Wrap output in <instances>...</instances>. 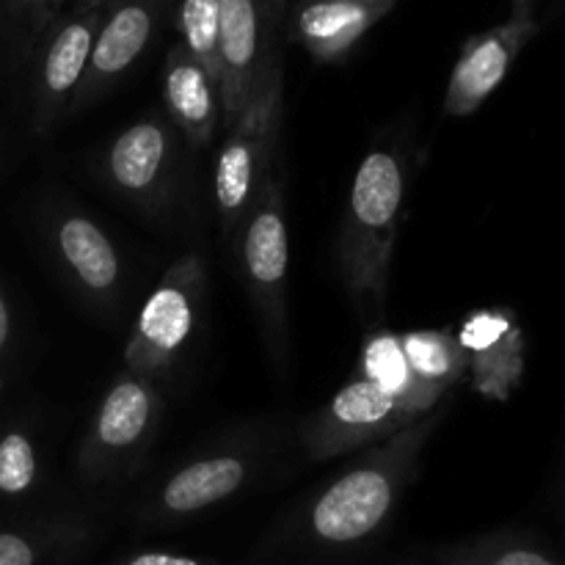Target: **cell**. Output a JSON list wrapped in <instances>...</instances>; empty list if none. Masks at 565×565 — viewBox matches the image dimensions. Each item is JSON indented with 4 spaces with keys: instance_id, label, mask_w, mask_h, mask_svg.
<instances>
[{
    "instance_id": "cell-8",
    "label": "cell",
    "mask_w": 565,
    "mask_h": 565,
    "mask_svg": "<svg viewBox=\"0 0 565 565\" xmlns=\"http://www.w3.org/2000/svg\"><path fill=\"white\" fill-rule=\"evenodd\" d=\"M439 403L425 397H395L356 375L303 419L298 441L309 461H334L392 439L434 412Z\"/></svg>"
},
{
    "instance_id": "cell-7",
    "label": "cell",
    "mask_w": 565,
    "mask_h": 565,
    "mask_svg": "<svg viewBox=\"0 0 565 565\" xmlns=\"http://www.w3.org/2000/svg\"><path fill=\"white\" fill-rule=\"evenodd\" d=\"M160 419V384L121 370L94 408L86 436L77 447V475L86 483H110L130 475L152 447Z\"/></svg>"
},
{
    "instance_id": "cell-26",
    "label": "cell",
    "mask_w": 565,
    "mask_h": 565,
    "mask_svg": "<svg viewBox=\"0 0 565 565\" xmlns=\"http://www.w3.org/2000/svg\"><path fill=\"white\" fill-rule=\"evenodd\" d=\"M9 9L39 28H47V0H6Z\"/></svg>"
},
{
    "instance_id": "cell-14",
    "label": "cell",
    "mask_w": 565,
    "mask_h": 565,
    "mask_svg": "<svg viewBox=\"0 0 565 565\" xmlns=\"http://www.w3.org/2000/svg\"><path fill=\"white\" fill-rule=\"evenodd\" d=\"M105 9L64 14L47 22L36 61V127L47 132L55 121L72 110L77 88L86 77L94 39Z\"/></svg>"
},
{
    "instance_id": "cell-10",
    "label": "cell",
    "mask_w": 565,
    "mask_h": 565,
    "mask_svg": "<svg viewBox=\"0 0 565 565\" xmlns=\"http://www.w3.org/2000/svg\"><path fill=\"white\" fill-rule=\"evenodd\" d=\"M50 248L77 301L99 318L119 312L127 287L125 257L86 210L64 204L50 215Z\"/></svg>"
},
{
    "instance_id": "cell-19",
    "label": "cell",
    "mask_w": 565,
    "mask_h": 565,
    "mask_svg": "<svg viewBox=\"0 0 565 565\" xmlns=\"http://www.w3.org/2000/svg\"><path fill=\"white\" fill-rule=\"evenodd\" d=\"M403 353L414 379L439 395H450L452 386L469 379V356L450 329H414L401 334Z\"/></svg>"
},
{
    "instance_id": "cell-23",
    "label": "cell",
    "mask_w": 565,
    "mask_h": 565,
    "mask_svg": "<svg viewBox=\"0 0 565 565\" xmlns=\"http://www.w3.org/2000/svg\"><path fill=\"white\" fill-rule=\"evenodd\" d=\"M39 475V456L25 434H6L0 439V494L20 497L33 489Z\"/></svg>"
},
{
    "instance_id": "cell-11",
    "label": "cell",
    "mask_w": 565,
    "mask_h": 565,
    "mask_svg": "<svg viewBox=\"0 0 565 565\" xmlns=\"http://www.w3.org/2000/svg\"><path fill=\"white\" fill-rule=\"evenodd\" d=\"M539 33L533 0H511V14L491 31L463 44L445 92V114L452 119L472 116L500 88L513 61Z\"/></svg>"
},
{
    "instance_id": "cell-16",
    "label": "cell",
    "mask_w": 565,
    "mask_h": 565,
    "mask_svg": "<svg viewBox=\"0 0 565 565\" xmlns=\"http://www.w3.org/2000/svg\"><path fill=\"white\" fill-rule=\"evenodd\" d=\"M163 105L174 130L193 152H204L221 136L218 81L182 47V42H174L166 53Z\"/></svg>"
},
{
    "instance_id": "cell-6",
    "label": "cell",
    "mask_w": 565,
    "mask_h": 565,
    "mask_svg": "<svg viewBox=\"0 0 565 565\" xmlns=\"http://www.w3.org/2000/svg\"><path fill=\"white\" fill-rule=\"evenodd\" d=\"M207 298L202 254H182L143 298L125 345V370L160 384L174 373L196 337Z\"/></svg>"
},
{
    "instance_id": "cell-5",
    "label": "cell",
    "mask_w": 565,
    "mask_h": 565,
    "mask_svg": "<svg viewBox=\"0 0 565 565\" xmlns=\"http://www.w3.org/2000/svg\"><path fill=\"white\" fill-rule=\"evenodd\" d=\"M281 99H285V75L276 55L243 114L226 130L215 160L213 204L226 241L237 235L259 188L274 171L270 160L281 130Z\"/></svg>"
},
{
    "instance_id": "cell-1",
    "label": "cell",
    "mask_w": 565,
    "mask_h": 565,
    "mask_svg": "<svg viewBox=\"0 0 565 565\" xmlns=\"http://www.w3.org/2000/svg\"><path fill=\"white\" fill-rule=\"evenodd\" d=\"M447 395L434 412L381 445L367 447L326 486L315 489L270 535L265 555L298 565L342 563L367 552L392 524L423 452L450 412Z\"/></svg>"
},
{
    "instance_id": "cell-17",
    "label": "cell",
    "mask_w": 565,
    "mask_h": 565,
    "mask_svg": "<svg viewBox=\"0 0 565 565\" xmlns=\"http://www.w3.org/2000/svg\"><path fill=\"white\" fill-rule=\"evenodd\" d=\"M397 0H307L292 17V36L318 61H337L390 14Z\"/></svg>"
},
{
    "instance_id": "cell-24",
    "label": "cell",
    "mask_w": 565,
    "mask_h": 565,
    "mask_svg": "<svg viewBox=\"0 0 565 565\" xmlns=\"http://www.w3.org/2000/svg\"><path fill=\"white\" fill-rule=\"evenodd\" d=\"M114 565H215L202 561V557H188V555H174V552H132V555L119 557Z\"/></svg>"
},
{
    "instance_id": "cell-21",
    "label": "cell",
    "mask_w": 565,
    "mask_h": 565,
    "mask_svg": "<svg viewBox=\"0 0 565 565\" xmlns=\"http://www.w3.org/2000/svg\"><path fill=\"white\" fill-rule=\"evenodd\" d=\"M359 379L370 381L381 392L395 397H425V401H445L447 395L428 390L414 379L408 359L403 353L401 334L392 329H370L359 353Z\"/></svg>"
},
{
    "instance_id": "cell-27",
    "label": "cell",
    "mask_w": 565,
    "mask_h": 565,
    "mask_svg": "<svg viewBox=\"0 0 565 565\" xmlns=\"http://www.w3.org/2000/svg\"><path fill=\"white\" fill-rule=\"evenodd\" d=\"M9 337H11V312H9V307H6L3 292H0V351L6 348Z\"/></svg>"
},
{
    "instance_id": "cell-12",
    "label": "cell",
    "mask_w": 565,
    "mask_h": 565,
    "mask_svg": "<svg viewBox=\"0 0 565 565\" xmlns=\"http://www.w3.org/2000/svg\"><path fill=\"white\" fill-rule=\"evenodd\" d=\"M221 132L243 114L276 53L270 47L268 0H218Z\"/></svg>"
},
{
    "instance_id": "cell-20",
    "label": "cell",
    "mask_w": 565,
    "mask_h": 565,
    "mask_svg": "<svg viewBox=\"0 0 565 565\" xmlns=\"http://www.w3.org/2000/svg\"><path fill=\"white\" fill-rule=\"evenodd\" d=\"M434 565H565L546 546L513 530L472 535L436 550Z\"/></svg>"
},
{
    "instance_id": "cell-9",
    "label": "cell",
    "mask_w": 565,
    "mask_h": 565,
    "mask_svg": "<svg viewBox=\"0 0 565 565\" xmlns=\"http://www.w3.org/2000/svg\"><path fill=\"white\" fill-rule=\"evenodd\" d=\"M97 174L130 207L147 215L166 213L180 196V132L163 116L136 119L99 152Z\"/></svg>"
},
{
    "instance_id": "cell-25",
    "label": "cell",
    "mask_w": 565,
    "mask_h": 565,
    "mask_svg": "<svg viewBox=\"0 0 565 565\" xmlns=\"http://www.w3.org/2000/svg\"><path fill=\"white\" fill-rule=\"evenodd\" d=\"M114 0H47V22L64 14H81V11L105 9Z\"/></svg>"
},
{
    "instance_id": "cell-4",
    "label": "cell",
    "mask_w": 565,
    "mask_h": 565,
    "mask_svg": "<svg viewBox=\"0 0 565 565\" xmlns=\"http://www.w3.org/2000/svg\"><path fill=\"white\" fill-rule=\"evenodd\" d=\"M268 434L241 430L166 472L138 505L147 527H177L246 491L268 463Z\"/></svg>"
},
{
    "instance_id": "cell-15",
    "label": "cell",
    "mask_w": 565,
    "mask_h": 565,
    "mask_svg": "<svg viewBox=\"0 0 565 565\" xmlns=\"http://www.w3.org/2000/svg\"><path fill=\"white\" fill-rule=\"evenodd\" d=\"M458 342L469 356V381L478 395L508 401L524 379V331L511 309H475Z\"/></svg>"
},
{
    "instance_id": "cell-18",
    "label": "cell",
    "mask_w": 565,
    "mask_h": 565,
    "mask_svg": "<svg viewBox=\"0 0 565 565\" xmlns=\"http://www.w3.org/2000/svg\"><path fill=\"white\" fill-rule=\"evenodd\" d=\"M94 535L83 513H64L33 527L0 530V565H58L75 561Z\"/></svg>"
},
{
    "instance_id": "cell-3",
    "label": "cell",
    "mask_w": 565,
    "mask_h": 565,
    "mask_svg": "<svg viewBox=\"0 0 565 565\" xmlns=\"http://www.w3.org/2000/svg\"><path fill=\"white\" fill-rule=\"evenodd\" d=\"M237 241V268L257 318L265 353L279 375L290 367V237H287V202L279 174L270 171L259 188L252 210L243 218Z\"/></svg>"
},
{
    "instance_id": "cell-28",
    "label": "cell",
    "mask_w": 565,
    "mask_h": 565,
    "mask_svg": "<svg viewBox=\"0 0 565 565\" xmlns=\"http://www.w3.org/2000/svg\"><path fill=\"white\" fill-rule=\"evenodd\" d=\"M268 3H276V0H268Z\"/></svg>"
},
{
    "instance_id": "cell-22",
    "label": "cell",
    "mask_w": 565,
    "mask_h": 565,
    "mask_svg": "<svg viewBox=\"0 0 565 565\" xmlns=\"http://www.w3.org/2000/svg\"><path fill=\"white\" fill-rule=\"evenodd\" d=\"M177 31H180L182 47L218 81V0H180V9H177Z\"/></svg>"
},
{
    "instance_id": "cell-2",
    "label": "cell",
    "mask_w": 565,
    "mask_h": 565,
    "mask_svg": "<svg viewBox=\"0 0 565 565\" xmlns=\"http://www.w3.org/2000/svg\"><path fill=\"white\" fill-rule=\"evenodd\" d=\"M412 171L401 147H375L359 163L337 235V270L359 318L386 312L397 230L406 213Z\"/></svg>"
},
{
    "instance_id": "cell-13",
    "label": "cell",
    "mask_w": 565,
    "mask_h": 565,
    "mask_svg": "<svg viewBox=\"0 0 565 565\" xmlns=\"http://www.w3.org/2000/svg\"><path fill=\"white\" fill-rule=\"evenodd\" d=\"M166 0H114L105 6L86 77L72 99V114L94 108L132 66L158 33Z\"/></svg>"
}]
</instances>
